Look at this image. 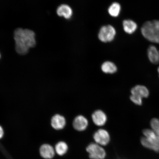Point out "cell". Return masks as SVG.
I'll use <instances>...</instances> for the list:
<instances>
[{
    "label": "cell",
    "instance_id": "9a60e30c",
    "mask_svg": "<svg viewBox=\"0 0 159 159\" xmlns=\"http://www.w3.org/2000/svg\"><path fill=\"white\" fill-rule=\"evenodd\" d=\"M101 70L105 73L113 74L117 70V67L114 63L110 61H106L101 65Z\"/></svg>",
    "mask_w": 159,
    "mask_h": 159
},
{
    "label": "cell",
    "instance_id": "30bf717a",
    "mask_svg": "<svg viewBox=\"0 0 159 159\" xmlns=\"http://www.w3.org/2000/svg\"><path fill=\"white\" fill-rule=\"evenodd\" d=\"M92 119L95 125L98 126H102L106 123L107 118L106 114L103 111L98 110L93 113Z\"/></svg>",
    "mask_w": 159,
    "mask_h": 159
},
{
    "label": "cell",
    "instance_id": "44dd1931",
    "mask_svg": "<svg viewBox=\"0 0 159 159\" xmlns=\"http://www.w3.org/2000/svg\"><path fill=\"white\" fill-rule=\"evenodd\" d=\"M158 73H159V67H158Z\"/></svg>",
    "mask_w": 159,
    "mask_h": 159
},
{
    "label": "cell",
    "instance_id": "2e32d148",
    "mask_svg": "<svg viewBox=\"0 0 159 159\" xmlns=\"http://www.w3.org/2000/svg\"><path fill=\"white\" fill-rule=\"evenodd\" d=\"M55 152L60 156H63L66 153L68 150V146L66 143L61 141L56 144Z\"/></svg>",
    "mask_w": 159,
    "mask_h": 159
},
{
    "label": "cell",
    "instance_id": "ac0fdd59",
    "mask_svg": "<svg viewBox=\"0 0 159 159\" xmlns=\"http://www.w3.org/2000/svg\"><path fill=\"white\" fill-rule=\"evenodd\" d=\"M150 125L152 130L159 136V119L153 118L151 121Z\"/></svg>",
    "mask_w": 159,
    "mask_h": 159
},
{
    "label": "cell",
    "instance_id": "7a4b0ae2",
    "mask_svg": "<svg viewBox=\"0 0 159 159\" xmlns=\"http://www.w3.org/2000/svg\"><path fill=\"white\" fill-rule=\"evenodd\" d=\"M141 32L143 36L148 41L159 43V20L146 21L142 25Z\"/></svg>",
    "mask_w": 159,
    "mask_h": 159
},
{
    "label": "cell",
    "instance_id": "4fadbf2b",
    "mask_svg": "<svg viewBox=\"0 0 159 159\" xmlns=\"http://www.w3.org/2000/svg\"><path fill=\"white\" fill-rule=\"evenodd\" d=\"M132 95H137L142 98H147L149 95L148 89L143 85H137L131 90Z\"/></svg>",
    "mask_w": 159,
    "mask_h": 159
},
{
    "label": "cell",
    "instance_id": "277c9868",
    "mask_svg": "<svg viewBox=\"0 0 159 159\" xmlns=\"http://www.w3.org/2000/svg\"><path fill=\"white\" fill-rule=\"evenodd\" d=\"M116 34L114 27L110 25H105L101 28L98 34V39L103 43H108L113 41Z\"/></svg>",
    "mask_w": 159,
    "mask_h": 159
},
{
    "label": "cell",
    "instance_id": "3957f363",
    "mask_svg": "<svg viewBox=\"0 0 159 159\" xmlns=\"http://www.w3.org/2000/svg\"><path fill=\"white\" fill-rule=\"evenodd\" d=\"M86 151L91 159H104L106 152L102 146L96 143H91L86 148Z\"/></svg>",
    "mask_w": 159,
    "mask_h": 159
},
{
    "label": "cell",
    "instance_id": "5bb4252c",
    "mask_svg": "<svg viewBox=\"0 0 159 159\" xmlns=\"http://www.w3.org/2000/svg\"><path fill=\"white\" fill-rule=\"evenodd\" d=\"M123 27L125 32L128 34H132L136 31L138 25L132 20H126L123 21Z\"/></svg>",
    "mask_w": 159,
    "mask_h": 159
},
{
    "label": "cell",
    "instance_id": "e0dca14e",
    "mask_svg": "<svg viewBox=\"0 0 159 159\" xmlns=\"http://www.w3.org/2000/svg\"><path fill=\"white\" fill-rule=\"evenodd\" d=\"M121 6L118 3L114 2L111 4L108 9V13L111 16L116 17L120 14Z\"/></svg>",
    "mask_w": 159,
    "mask_h": 159
},
{
    "label": "cell",
    "instance_id": "5b68a950",
    "mask_svg": "<svg viewBox=\"0 0 159 159\" xmlns=\"http://www.w3.org/2000/svg\"><path fill=\"white\" fill-rule=\"evenodd\" d=\"M93 138L95 143L102 146H107L110 140V135L104 129H99L95 132Z\"/></svg>",
    "mask_w": 159,
    "mask_h": 159
},
{
    "label": "cell",
    "instance_id": "7402d4cb",
    "mask_svg": "<svg viewBox=\"0 0 159 159\" xmlns=\"http://www.w3.org/2000/svg\"><path fill=\"white\" fill-rule=\"evenodd\" d=\"M1 53H0V59H1Z\"/></svg>",
    "mask_w": 159,
    "mask_h": 159
},
{
    "label": "cell",
    "instance_id": "8fae6325",
    "mask_svg": "<svg viewBox=\"0 0 159 159\" xmlns=\"http://www.w3.org/2000/svg\"><path fill=\"white\" fill-rule=\"evenodd\" d=\"M57 13L60 17H62L66 19H69L72 16L73 11L69 6L66 4H62L57 7Z\"/></svg>",
    "mask_w": 159,
    "mask_h": 159
},
{
    "label": "cell",
    "instance_id": "ba28073f",
    "mask_svg": "<svg viewBox=\"0 0 159 159\" xmlns=\"http://www.w3.org/2000/svg\"><path fill=\"white\" fill-rule=\"evenodd\" d=\"M39 153L42 157L45 159H51L55 154V148L51 145L45 144L40 147Z\"/></svg>",
    "mask_w": 159,
    "mask_h": 159
},
{
    "label": "cell",
    "instance_id": "7c38bea8",
    "mask_svg": "<svg viewBox=\"0 0 159 159\" xmlns=\"http://www.w3.org/2000/svg\"><path fill=\"white\" fill-rule=\"evenodd\" d=\"M148 54L151 62L154 64L159 63V50L155 46L151 45L149 47Z\"/></svg>",
    "mask_w": 159,
    "mask_h": 159
},
{
    "label": "cell",
    "instance_id": "ffe728a7",
    "mask_svg": "<svg viewBox=\"0 0 159 159\" xmlns=\"http://www.w3.org/2000/svg\"><path fill=\"white\" fill-rule=\"evenodd\" d=\"M4 134L3 129L1 126H0V139L3 138Z\"/></svg>",
    "mask_w": 159,
    "mask_h": 159
},
{
    "label": "cell",
    "instance_id": "52a82bcc",
    "mask_svg": "<svg viewBox=\"0 0 159 159\" xmlns=\"http://www.w3.org/2000/svg\"><path fill=\"white\" fill-rule=\"evenodd\" d=\"M88 121L87 118L81 115L75 117L73 123V128L79 132L85 130L88 127Z\"/></svg>",
    "mask_w": 159,
    "mask_h": 159
},
{
    "label": "cell",
    "instance_id": "9c48e42d",
    "mask_svg": "<svg viewBox=\"0 0 159 159\" xmlns=\"http://www.w3.org/2000/svg\"><path fill=\"white\" fill-rule=\"evenodd\" d=\"M66 124V120L65 117L62 115H55L51 119V126L55 130H61L65 128Z\"/></svg>",
    "mask_w": 159,
    "mask_h": 159
},
{
    "label": "cell",
    "instance_id": "d6986e66",
    "mask_svg": "<svg viewBox=\"0 0 159 159\" xmlns=\"http://www.w3.org/2000/svg\"><path fill=\"white\" fill-rule=\"evenodd\" d=\"M131 100L137 105H141L142 104V98L134 95H132L130 97Z\"/></svg>",
    "mask_w": 159,
    "mask_h": 159
},
{
    "label": "cell",
    "instance_id": "6da1fadb",
    "mask_svg": "<svg viewBox=\"0 0 159 159\" xmlns=\"http://www.w3.org/2000/svg\"><path fill=\"white\" fill-rule=\"evenodd\" d=\"M15 50L18 54L25 55L36 44L34 32L28 29L17 28L14 33Z\"/></svg>",
    "mask_w": 159,
    "mask_h": 159
},
{
    "label": "cell",
    "instance_id": "8992f818",
    "mask_svg": "<svg viewBox=\"0 0 159 159\" xmlns=\"http://www.w3.org/2000/svg\"><path fill=\"white\" fill-rule=\"evenodd\" d=\"M141 143L144 148L159 152V136L152 139H148L143 137L141 140Z\"/></svg>",
    "mask_w": 159,
    "mask_h": 159
}]
</instances>
